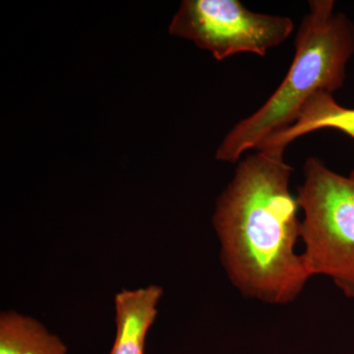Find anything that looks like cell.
I'll list each match as a JSON object with an SVG mask.
<instances>
[{"mask_svg": "<svg viewBox=\"0 0 354 354\" xmlns=\"http://www.w3.org/2000/svg\"><path fill=\"white\" fill-rule=\"evenodd\" d=\"M239 162L216 201L214 227L228 278L242 295L268 304L295 301L311 278L301 253L298 203L285 150L263 148Z\"/></svg>", "mask_w": 354, "mask_h": 354, "instance_id": "cell-1", "label": "cell"}, {"mask_svg": "<svg viewBox=\"0 0 354 354\" xmlns=\"http://www.w3.org/2000/svg\"><path fill=\"white\" fill-rule=\"evenodd\" d=\"M353 55V22L344 14L335 12L333 0L309 1L285 80L256 113L227 133L216 151V160L237 162L247 151L257 150L266 140L290 127L312 95L339 90Z\"/></svg>", "mask_w": 354, "mask_h": 354, "instance_id": "cell-2", "label": "cell"}, {"mask_svg": "<svg viewBox=\"0 0 354 354\" xmlns=\"http://www.w3.org/2000/svg\"><path fill=\"white\" fill-rule=\"evenodd\" d=\"M0 354H67V348L38 321L6 312L0 316Z\"/></svg>", "mask_w": 354, "mask_h": 354, "instance_id": "cell-7", "label": "cell"}, {"mask_svg": "<svg viewBox=\"0 0 354 354\" xmlns=\"http://www.w3.org/2000/svg\"><path fill=\"white\" fill-rule=\"evenodd\" d=\"M326 128L339 130L354 139V109L344 108L335 101L333 94L319 91L307 100L290 127L266 140L257 150L263 148L286 150L291 142L302 135Z\"/></svg>", "mask_w": 354, "mask_h": 354, "instance_id": "cell-6", "label": "cell"}, {"mask_svg": "<svg viewBox=\"0 0 354 354\" xmlns=\"http://www.w3.org/2000/svg\"><path fill=\"white\" fill-rule=\"evenodd\" d=\"M304 174L297 200L304 213L300 241L307 271L328 277L354 299V171L342 176L312 157Z\"/></svg>", "mask_w": 354, "mask_h": 354, "instance_id": "cell-3", "label": "cell"}, {"mask_svg": "<svg viewBox=\"0 0 354 354\" xmlns=\"http://www.w3.org/2000/svg\"><path fill=\"white\" fill-rule=\"evenodd\" d=\"M162 288L123 290L115 297L116 337L109 354H144L147 334L157 317Z\"/></svg>", "mask_w": 354, "mask_h": 354, "instance_id": "cell-5", "label": "cell"}, {"mask_svg": "<svg viewBox=\"0 0 354 354\" xmlns=\"http://www.w3.org/2000/svg\"><path fill=\"white\" fill-rule=\"evenodd\" d=\"M293 30L290 18L253 12L239 0H184L169 32L223 60L242 53L265 57Z\"/></svg>", "mask_w": 354, "mask_h": 354, "instance_id": "cell-4", "label": "cell"}]
</instances>
